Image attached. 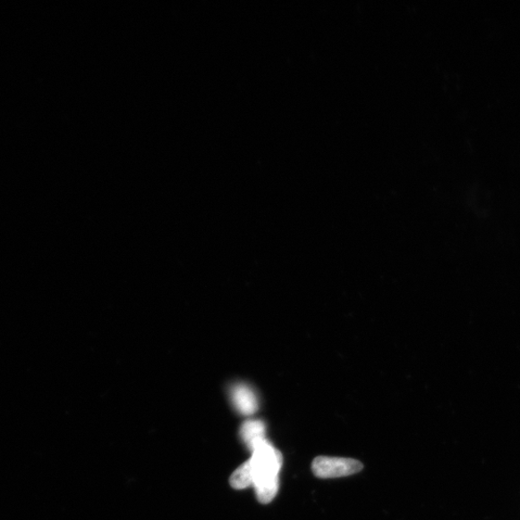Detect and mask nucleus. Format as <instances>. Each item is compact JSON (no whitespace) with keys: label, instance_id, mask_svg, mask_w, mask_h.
Returning a JSON list of instances; mask_svg holds the SVG:
<instances>
[{"label":"nucleus","instance_id":"obj_4","mask_svg":"<svg viewBox=\"0 0 520 520\" xmlns=\"http://www.w3.org/2000/svg\"><path fill=\"white\" fill-rule=\"evenodd\" d=\"M240 435L251 452L253 448L266 439V425L259 420L247 421L241 426Z\"/></svg>","mask_w":520,"mask_h":520},{"label":"nucleus","instance_id":"obj_3","mask_svg":"<svg viewBox=\"0 0 520 520\" xmlns=\"http://www.w3.org/2000/svg\"><path fill=\"white\" fill-rule=\"evenodd\" d=\"M232 400L236 411L245 416L252 415L259 410L258 396L248 386H234L232 389Z\"/></svg>","mask_w":520,"mask_h":520},{"label":"nucleus","instance_id":"obj_1","mask_svg":"<svg viewBox=\"0 0 520 520\" xmlns=\"http://www.w3.org/2000/svg\"><path fill=\"white\" fill-rule=\"evenodd\" d=\"M251 464L253 473V488L260 503L269 504L277 496L283 466V456L265 439L251 451Z\"/></svg>","mask_w":520,"mask_h":520},{"label":"nucleus","instance_id":"obj_2","mask_svg":"<svg viewBox=\"0 0 520 520\" xmlns=\"http://www.w3.org/2000/svg\"><path fill=\"white\" fill-rule=\"evenodd\" d=\"M361 462L346 458H331L317 456L312 463V472L316 477L322 479L345 477L356 474L362 471Z\"/></svg>","mask_w":520,"mask_h":520},{"label":"nucleus","instance_id":"obj_5","mask_svg":"<svg viewBox=\"0 0 520 520\" xmlns=\"http://www.w3.org/2000/svg\"><path fill=\"white\" fill-rule=\"evenodd\" d=\"M230 483L235 490H244L253 486V473L250 460L236 469L231 476Z\"/></svg>","mask_w":520,"mask_h":520}]
</instances>
